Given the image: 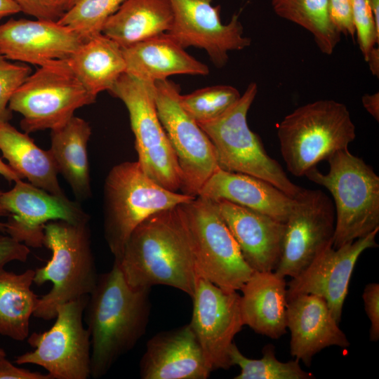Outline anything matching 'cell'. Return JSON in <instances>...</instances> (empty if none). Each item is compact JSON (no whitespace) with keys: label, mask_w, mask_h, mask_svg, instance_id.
I'll return each mask as SVG.
<instances>
[{"label":"cell","mask_w":379,"mask_h":379,"mask_svg":"<svg viewBox=\"0 0 379 379\" xmlns=\"http://www.w3.org/2000/svg\"><path fill=\"white\" fill-rule=\"evenodd\" d=\"M114 261L133 287L166 285L192 298L198 274L181 204L142 221L131 234L120 258Z\"/></svg>","instance_id":"cell-1"},{"label":"cell","mask_w":379,"mask_h":379,"mask_svg":"<svg viewBox=\"0 0 379 379\" xmlns=\"http://www.w3.org/2000/svg\"><path fill=\"white\" fill-rule=\"evenodd\" d=\"M196 197L157 184L145 173L138 161L113 166L104 183L103 227L114 260L120 258L131 234L146 218Z\"/></svg>","instance_id":"cell-6"},{"label":"cell","mask_w":379,"mask_h":379,"mask_svg":"<svg viewBox=\"0 0 379 379\" xmlns=\"http://www.w3.org/2000/svg\"><path fill=\"white\" fill-rule=\"evenodd\" d=\"M362 104L366 110L377 121H379V93L366 94L362 97Z\"/></svg>","instance_id":"cell-41"},{"label":"cell","mask_w":379,"mask_h":379,"mask_svg":"<svg viewBox=\"0 0 379 379\" xmlns=\"http://www.w3.org/2000/svg\"><path fill=\"white\" fill-rule=\"evenodd\" d=\"M150 288L128 284L119 263L98 275L85 308L91 338V376L100 378L145 333Z\"/></svg>","instance_id":"cell-2"},{"label":"cell","mask_w":379,"mask_h":379,"mask_svg":"<svg viewBox=\"0 0 379 379\" xmlns=\"http://www.w3.org/2000/svg\"><path fill=\"white\" fill-rule=\"evenodd\" d=\"M232 366L240 368V373L235 379H312L314 375L304 371L300 361L295 359L287 362L279 361L275 354V347L268 344L262 349L260 359L245 357L234 343L230 350Z\"/></svg>","instance_id":"cell-31"},{"label":"cell","mask_w":379,"mask_h":379,"mask_svg":"<svg viewBox=\"0 0 379 379\" xmlns=\"http://www.w3.org/2000/svg\"><path fill=\"white\" fill-rule=\"evenodd\" d=\"M212 371L190 324L154 335L140 362L142 379H206Z\"/></svg>","instance_id":"cell-19"},{"label":"cell","mask_w":379,"mask_h":379,"mask_svg":"<svg viewBox=\"0 0 379 379\" xmlns=\"http://www.w3.org/2000/svg\"><path fill=\"white\" fill-rule=\"evenodd\" d=\"M91 133L88 122L75 116L63 126L51 130L49 151L58 173L67 181L79 201L91 197L88 156Z\"/></svg>","instance_id":"cell-25"},{"label":"cell","mask_w":379,"mask_h":379,"mask_svg":"<svg viewBox=\"0 0 379 379\" xmlns=\"http://www.w3.org/2000/svg\"><path fill=\"white\" fill-rule=\"evenodd\" d=\"M21 12L36 19L58 20L63 14L48 0H13Z\"/></svg>","instance_id":"cell-39"},{"label":"cell","mask_w":379,"mask_h":379,"mask_svg":"<svg viewBox=\"0 0 379 379\" xmlns=\"http://www.w3.org/2000/svg\"><path fill=\"white\" fill-rule=\"evenodd\" d=\"M125 0H78L57 22L83 41L102 32L107 20Z\"/></svg>","instance_id":"cell-33"},{"label":"cell","mask_w":379,"mask_h":379,"mask_svg":"<svg viewBox=\"0 0 379 379\" xmlns=\"http://www.w3.org/2000/svg\"><path fill=\"white\" fill-rule=\"evenodd\" d=\"M333 317L326 302L313 294L298 295L287 301L286 327L291 333L290 353L310 366L322 350L347 347L350 342Z\"/></svg>","instance_id":"cell-21"},{"label":"cell","mask_w":379,"mask_h":379,"mask_svg":"<svg viewBox=\"0 0 379 379\" xmlns=\"http://www.w3.org/2000/svg\"><path fill=\"white\" fill-rule=\"evenodd\" d=\"M180 95V87L173 81L167 79L154 82L157 112L181 172L180 190L182 194L197 197L219 167L212 142L182 109Z\"/></svg>","instance_id":"cell-12"},{"label":"cell","mask_w":379,"mask_h":379,"mask_svg":"<svg viewBox=\"0 0 379 379\" xmlns=\"http://www.w3.org/2000/svg\"><path fill=\"white\" fill-rule=\"evenodd\" d=\"M327 161V173L314 167L305 176L327 189L333 197V247L336 248L379 228V177L348 149L336 152Z\"/></svg>","instance_id":"cell-5"},{"label":"cell","mask_w":379,"mask_h":379,"mask_svg":"<svg viewBox=\"0 0 379 379\" xmlns=\"http://www.w3.org/2000/svg\"><path fill=\"white\" fill-rule=\"evenodd\" d=\"M173 24L168 34L184 48L193 46L204 50L217 67L228 61V53L249 46L251 40L244 34L239 15L227 24L220 19V7L212 0H169Z\"/></svg>","instance_id":"cell-15"},{"label":"cell","mask_w":379,"mask_h":379,"mask_svg":"<svg viewBox=\"0 0 379 379\" xmlns=\"http://www.w3.org/2000/svg\"><path fill=\"white\" fill-rule=\"evenodd\" d=\"M369 65L371 73L378 77L379 76V48L374 46L370 51L366 60Z\"/></svg>","instance_id":"cell-43"},{"label":"cell","mask_w":379,"mask_h":379,"mask_svg":"<svg viewBox=\"0 0 379 379\" xmlns=\"http://www.w3.org/2000/svg\"><path fill=\"white\" fill-rule=\"evenodd\" d=\"M375 23L379 27V0H370Z\"/></svg>","instance_id":"cell-46"},{"label":"cell","mask_w":379,"mask_h":379,"mask_svg":"<svg viewBox=\"0 0 379 379\" xmlns=\"http://www.w3.org/2000/svg\"><path fill=\"white\" fill-rule=\"evenodd\" d=\"M70 69L93 96L109 91L126 72L122 48L100 33L82 42L66 59Z\"/></svg>","instance_id":"cell-28"},{"label":"cell","mask_w":379,"mask_h":379,"mask_svg":"<svg viewBox=\"0 0 379 379\" xmlns=\"http://www.w3.org/2000/svg\"><path fill=\"white\" fill-rule=\"evenodd\" d=\"M62 13L69 9L78 0H48Z\"/></svg>","instance_id":"cell-45"},{"label":"cell","mask_w":379,"mask_h":379,"mask_svg":"<svg viewBox=\"0 0 379 379\" xmlns=\"http://www.w3.org/2000/svg\"><path fill=\"white\" fill-rule=\"evenodd\" d=\"M21 12L13 0H0V19Z\"/></svg>","instance_id":"cell-42"},{"label":"cell","mask_w":379,"mask_h":379,"mask_svg":"<svg viewBox=\"0 0 379 379\" xmlns=\"http://www.w3.org/2000/svg\"><path fill=\"white\" fill-rule=\"evenodd\" d=\"M34 275L31 269L21 274L0 270V335L18 341L29 336L39 298L31 289Z\"/></svg>","instance_id":"cell-29"},{"label":"cell","mask_w":379,"mask_h":379,"mask_svg":"<svg viewBox=\"0 0 379 379\" xmlns=\"http://www.w3.org/2000/svg\"><path fill=\"white\" fill-rule=\"evenodd\" d=\"M122 51L126 73L142 81L154 83L175 74L209 73L207 65L188 54L168 33L124 47Z\"/></svg>","instance_id":"cell-24"},{"label":"cell","mask_w":379,"mask_h":379,"mask_svg":"<svg viewBox=\"0 0 379 379\" xmlns=\"http://www.w3.org/2000/svg\"><path fill=\"white\" fill-rule=\"evenodd\" d=\"M1 191H0V196L1 194ZM8 215V213L6 212V211L2 207L1 203H0V217H7ZM0 231L2 232H5V227H4V222H0Z\"/></svg>","instance_id":"cell-47"},{"label":"cell","mask_w":379,"mask_h":379,"mask_svg":"<svg viewBox=\"0 0 379 379\" xmlns=\"http://www.w3.org/2000/svg\"><path fill=\"white\" fill-rule=\"evenodd\" d=\"M287 170L301 177L336 152L348 149L356 128L347 107L333 100H319L286 115L277 128Z\"/></svg>","instance_id":"cell-4"},{"label":"cell","mask_w":379,"mask_h":379,"mask_svg":"<svg viewBox=\"0 0 379 379\" xmlns=\"http://www.w3.org/2000/svg\"><path fill=\"white\" fill-rule=\"evenodd\" d=\"M109 91L128 109L138 161L145 173L166 189L178 192L181 172L157 112L154 83L125 72Z\"/></svg>","instance_id":"cell-9"},{"label":"cell","mask_w":379,"mask_h":379,"mask_svg":"<svg viewBox=\"0 0 379 379\" xmlns=\"http://www.w3.org/2000/svg\"><path fill=\"white\" fill-rule=\"evenodd\" d=\"M257 93V84L251 83L222 115L198 125L214 147L219 168L261 178L295 197L302 187L294 184L279 162L267 154L260 138L248 125L247 114Z\"/></svg>","instance_id":"cell-7"},{"label":"cell","mask_w":379,"mask_h":379,"mask_svg":"<svg viewBox=\"0 0 379 379\" xmlns=\"http://www.w3.org/2000/svg\"><path fill=\"white\" fill-rule=\"evenodd\" d=\"M0 203L8 213L5 233L28 247L44 246V226L53 220L87 223L90 217L78 201L58 196L19 180L2 192Z\"/></svg>","instance_id":"cell-16"},{"label":"cell","mask_w":379,"mask_h":379,"mask_svg":"<svg viewBox=\"0 0 379 379\" xmlns=\"http://www.w3.org/2000/svg\"><path fill=\"white\" fill-rule=\"evenodd\" d=\"M0 379H53L48 373L19 368L5 357L0 359Z\"/></svg>","instance_id":"cell-40"},{"label":"cell","mask_w":379,"mask_h":379,"mask_svg":"<svg viewBox=\"0 0 379 379\" xmlns=\"http://www.w3.org/2000/svg\"><path fill=\"white\" fill-rule=\"evenodd\" d=\"M213 201L247 264L255 271H274L281 255L284 222L227 201Z\"/></svg>","instance_id":"cell-20"},{"label":"cell","mask_w":379,"mask_h":379,"mask_svg":"<svg viewBox=\"0 0 379 379\" xmlns=\"http://www.w3.org/2000/svg\"><path fill=\"white\" fill-rule=\"evenodd\" d=\"M0 151L9 166L29 183L58 196H66L58 180L55 161L48 150L38 147L27 133L0 120Z\"/></svg>","instance_id":"cell-27"},{"label":"cell","mask_w":379,"mask_h":379,"mask_svg":"<svg viewBox=\"0 0 379 379\" xmlns=\"http://www.w3.org/2000/svg\"><path fill=\"white\" fill-rule=\"evenodd\" d=\"M173 19L169 0H125L101 33L124 48L168 33Z\"/></svg>","instance_id":"cell-26"},{"label":"cell","mask_w":379,"mask_h":379,"mask_svg":"<svg viewBox=\"0 0 379 379\" xmlns=\"http://www.w3.org/2000/svg\"><path fill=\"white\" fill-rule=\"evenodd\" d=\"M198 197L225 200L285 222L293 197L261 178L218 168L204 183Z\"/></svg>","instance_id":"cell-22"},{"label":"cell","mask_w":379,"mask_h":379,"mask_svg":"<svg viewBox=\"0 0 379 379\" xmlns=\"http://www.w3.org/2000/svg\"><path fill=\"white\" fill-rule=\"evenodd\" d=\"M6 356V354L5 351L2 348H0V359L3 357H5Z\"/></svg>","instance_id":"cell-48"},{"label":"cell","mask_w":379,"mask_h":379,"mask_svg":"<svg viewBox=\"0 0 379 379\" xmlns=\"http://www.w3.org/2000/svg\"><path fill=\"white\" fill-rule=\"evenodd\" d=\"M285 277L275 271H253L240 288V310L244 325L255 333L278 339L286 331Z\"/></svg>","instance_id":"cell-23"},{"label":"cell","mask_w":379,"mask_h":379,"mask_svg":"<svg viewBox=\"0 0 379 379\" xmlns=\"http://www.w3.org/2000/svg\"><path fill=\"white\" fill-rule=\"evenodd\" d=\"M190 325L213 371L232 366L230 350L242 329L240 295L223 289L198 275Z\"/></svg>","instance_id":"cell-14"},{"label":"cell","mask_w":379,"mask_h":379,"mask_svg":"<svg viewBox=\"0 0 379 379\" xmlns=\"http://www.w3.org/2000/svg\"><path fill=\"white\" fill-rule=\"evenodd\" d=\"M88 295L58 305L51 328L29 335L27 343L34 350L17 356L15 363L41 366L53 379L88 378L91 338L83 324Z\"/></svg>","instance_id":"cell-11"},{"label":"cell","mask_w":379,"mask_h":379,"mask_svg":"<svg viewBox=\"0 0 379 379\" xmlns=\"http://www.w3.org/2000/svg\"><path fill=\"white\" fill-rule=\"evenodd\" d=\"M378 231L377 228L336 248L333 245L324 248L304 270L287 283V301L301 294L321 297L339 323L356 263L364 251L378 246L375 240Z\"/></svg>","instance_id":"cell-17"},{"label":"cell","mask_w":379,"mask_h":379,"mask_svg":"<svg viewBox=\"0 0 379 379\" xmlns=\"http://www.w3.org/2000/svg\"><path fill=\"white\" fill-rule=\"evenodd\" d=\"M95 99L66 59L54 60L27 77L12 95L8 108L22 116L20 127L29 134L63 126L77 109L93 103Z\"/></svg>","instance_id":"cell-8"},{"label":"cell","mask_w":379,"mask_h":379,"mask_svg":"<svg viewBox=\"0 0 379 379\" xmlns=\"http://www.w3.org/2000/svg\"><path fill=\"white\" fill-rule=\"evenodd\" d=\"M353 24L357 41L366 60L371 49L379 44L377 26L370 0H351Z\"/></svg>","instance_id":"cell-34"},{"label":"cell","mask_w":379,"mask_h":379,"mask_svg":"<svg viewBox=\"0 0 379 379\" xmlns=\"http://www.w3.org/2000/svg\"><path fill=\"white\" fill-rule=\"evenodd\" d=\"M44 246L51 251V258L44 266L34 270L33 283L41 286L49 281L52 288L39 298L33 316L49 321L55 318L58 305L88 295L98 274L88 222H47Z\"/></svg>","instance_id":"cell-3"},{"label":"cell","mask_w":379,"mask_h":379,"mask_svg":"<svg viewBox=\"0 0 379 379\" xmlns=\"http://www.w3.org/2000/svg\"><path fill=\"white\" fill-rule=\"evenodd\" d=\"M362 299L370 321V340L377 342L379 340V284L375 282L366 284Z\"/></svg>","instance_id":"cell-37"},{"label":"cell","mask_w":379,"mask_h":379,"mask_svg":"<svg viewBox=\"0 0 379 379\" xmlns=\"http://www.w3.org/2000/svg\"><path fill=\"white\" fill-rule=\"evenodd\" d=\"M238 90L227 85L208 86L180 95L185 112L197 124L214 120L234 105L240 98Z\"/></svg>","instance_id":"cell-32"},{"label":"cell","mask_w":379,"mask_h":379,"mask_svg":"<svg viewBox=\"0 0 379 379\" xmlns=\"http://www.w3.org/2000/svg\"><path fill=\"white\" fill-rule=\"evenodd\" d=\"M0 175L8 182H16L22 180V178L13 171L8 164L4 163L0 158Z\"/></svg>","instance_id":"cell-44"},{"label":"cell","mask_w":379,"mask_h":379,"mask_svg":"<svg viewBox=\"0 0 379 379\" xmlns=\"http://www.w3.org/2000/svg\"><path fill=\"white\" fill-rule=\"evenodd\" d=\"M328 15L331 23L341 34L354 37L355 29L353 24L351 0H328Z\"/></svg>","instance_id":"cell-36"},{"label":"cell","mask_w":379,"mask_h":379,"mask_svg":"<svg viewBox=\"0 0 379 379\" xmlns=\"http://www.w3.org/2000/svg\"><path fill=\"white\" fill-rule=\"evenodd\" d=\"M275 13L310 32L319 48L331 55L340 34L331 22L328 0H271Z\"/></svg>","instance_id":"cell-30"},{"label":"cell","mask_w":379,"mask_h":379,"mask_svg":"<svg viewBox=\"0 0 379 379\" xmlns=\"http://www.w3.org/2000/svg\"><path fill=\"white\" fill-rule=\"evenodd\" d=\"M29 253L27 245L9 235L0 236V270L11 261L26 262Z\"/></svg>","instance_id":"cell-38"},{"label":"cell","mask_w":379,"mask_h":379,"mask_svg":"<svg viewBox=\"0 0 379 379\" xmlns=\"http://www.w3.org/2000/svg\"><path fill=\"white\" fill-rule=\"evenodd\" d=\"M335 215L333 201L320 190L305 189L293 197L286 220L281 255L274 270L293 278L326 246L333 245Z\"/></svg>","instance_id":"cell-13"},{"label":"cell","mask_w":379,"mask_h":379,"mask_svg":"<svg viewBox=\"0 0 379 379\" xmlns=\"http://www.w3.org/2000/svg\"><path fill=\"white\" fill-rule=\"evenodd\" d=\"M31 73L28 65L11 62L0 53V120L9 121L12 118L9 101Z\"/></svg>","instance_id":"cell-35"},{"label":"cell","mask_w":379,"mask_h":379,"mask_svg":"<svg viewBox=\"0 0 379 379\" xmlns=\"http://www.w3.org/2000/svg\"><path fill=\"white\" fill-rule=\"evenodd\" d=\"M181 207L198 275L223 289L240 290L254 270L244 260L214 201L197 196Z\"/></svg>","instance_id":"cell-10"},{"label":"cell","mask_w":379,"mask_h":379,"mask_svg":"<svg viewBox=\"0 0 379 379\" xmlns=\"http://www.w3.org/2000/svg\"><path fill=\"white\" fill-rule=\"evenodd\" d=\"M82 42L57 20L11 19L0 25V53L8 60L39 67L68 58Z\"/></svg>","instance_id":"cell-18"}]
</instances>
